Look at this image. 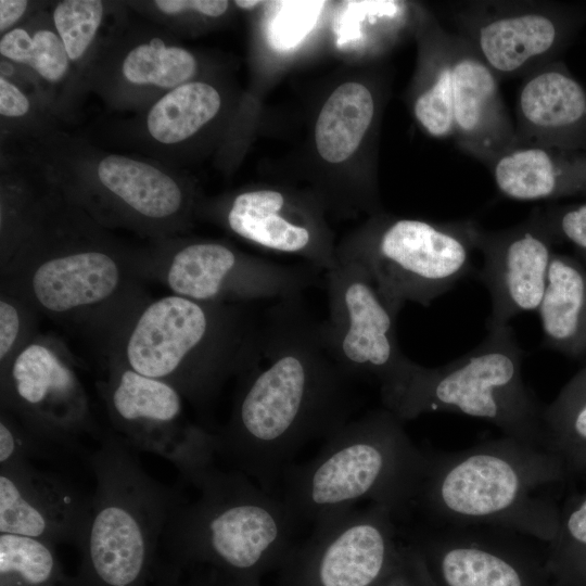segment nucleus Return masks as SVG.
Returning <instances> with one entry per match:
<instances>
[{
  "label": "nucleus",
  "mask_w": 586,
  "mask_h": 586,
  "mask_svg": "<svg viewBox=\"0 0 586 586\" xmlns=\"http://www.w3.org/2000/svg\"><path fill=\"white\" fill-rule=\"evenodd\" d=\"M216 457L269 493L298 451L326 440L357 408L355 379L339 364L300 297L278 301L258 326Z\"/></svg>",
  "instance_id": "1"
},
{
  "label": "nucleus",
  "mask_w": 586,
  "mask_h": 586,
  "mask_svg": "<svg viewBox=\"0 0 586 586\" xmlns=\"http://www.w3.org/2000/svg\"><path fill=\"white\" fill-rule=\"evenodd\" d=\"M425 454L412 508L420 521L496 526L544 544L556 536L558 492L571 474L549 449L502 435L459 451Z\"/></svg>",
  "instance_id": "2"
},
{
  "label": "nucleus",
  "mask_w": 586,
  "mask_h": 586,
  "mask_svg": "<svg viewBox=\"0 0 586 586\" xmlns=\"http://www.w3.org/2000/svg\"><path fill=\"white\" fill-rule=\"evenodd\" d=\"M190 485L196 498L174 510L160 557L182 572L209 569L227 586H260L297 544L302 523L279 494L240 471L214 463Z\"/></svg>",
  "instance_id": "3"
},
{
  "label": "nucleus",
  "mask_w": 586,
  "mask_h": 586,
  "mask_svg": "<svg viewBox=\"0 0 586 586\" xmlns=\"http://www.w3.org/2000/svg\"><path fill=\"white\" fill-rule=\"evenodd\" d=\"M404 423L383 406L353 418L326 438L311 459L286 466L278 494L302 525L362 500L387 507L406 523L426 454Z\"/></svg>",
  "instance_id": "4"
},
{
  "label": "nucleus",
  "mask_w": 586,
  "mask_h": 586,
  "mask_svg": "<svg viewBox=\"0 0 586 586\" xmlns=\"http://www.w3.org/2000/svg\"><path fill=\"white\" fill-rule=\"evenodd\" d=\"M88 462L95 489L77 573L62 586H149L165 526L187 496L152 477L118 435H101Z\"/></svg>",
  "instance_id": "5"
},
{
  "label": "nucleus",
  "mask_w": 586,
  "mask_h": 586,
  "mask_svg": "<svg viewBox=\"0 0 586 586\" xmlns=\"http://www.w3.org/2000/svg\"><path fill=\"white\" fill-rule=\"evenodd\" d=\"M471 351L438 367L411 361L382 406L406 422L433 411L496 425L502 435L545 448L544 406L523 378L524 352L510 324L486 329Z\"/></svg>",
  "instance_id": "6"
},
{
  "label": "nucleus",
  "mask_w": 586,
  "mask_h": 586,
  "mask_svg": "<svg viewBox=\"0 0 586 586\" xmlns=\"http://www.w3.org/2000/svg\"><path fill=\"white\" fill-rule=\"evenodd\" d=\"M257 328L221 304L168 295L136 320L126 343V366L204 405L228 377L241 373Z\"/></svg>",
  "instance_id": "7"
},
{
  "label": "nucleus",
  "mask_w": 586,
  "mask_h": 586,
  "mask_svg": "<svg viewBox=\"0 0 586 586\" xmlns=\"http://www.w3.org/2000/svg\"><path fill=\"white\" fill-rule=\"evenodd\" d=\"M479 231L470 225L437 226L397 219L355 250L337 257L359 262L397 318L407 303L430 306L473 270Z\"/></svg>",
  "instance_id": "8"
},
{
  "label": "nucleus",
  "mask_w": 586,
  "mask_h": 586,
  "mask_svg": "<svg viewBox=\"0 0 586 586\" xmlns=\"http://www.w3.org/2000/svg\"><path fill=\"white\" fill-rule=\"evenodd\" d=\"M311 526L278 569L279 586H379L406 549L402 523L383 505L341 510Z\"/></svg>",
  "instance_id": "9"
},
{
  "label": "nucleus",
  "mask_w": 586,
  "mask_h": 586,
  "mask_svg": "<svg viewBox=\"0 0 586 586\" xmlns=\"http://www.w3.org/2000/svg\"><path fill=\"white\" fill-rule=\"evenodd\" d=\"M337 260L327 272L329 319L321 322L322 331L342 368L356 381L377 383L381 397L400 382L412 360L399 347L396 317L368 270L355 259Z\"/></svg>",
  "instance_id": "10"
},
{
  "label": "nucleus",
  "mask_w": 586,
  "mask_h": 586,
  "mask_svg": "<svg viewBox=\"0 0 586 586\" xmlns=\"http://www.w3.org/2000/svg\"><path fill=\"white\" fill-rule=\"evenodd\" d=\"M113 424L135 451L169 461L190 484L217 462L214 433L182 422V395L170 383L128 366L114 370L104 388Z\"/></svg>",
  "instance_id": "11"
},
{
  "label": "nucleus",
  "mask_w": 586,
  "mask_h": 586,
  "mask_svg": "<svg viewBox=\"0 0 586 586\" xmlns=\"http://www.w3.org/2000/svg\"><path fill=\"white\" fill-rule=\"evenodd\" d=\"M2 406L58 450L77 451L79 436L95 432L74 372L42 344L25 346L4 371Z\"/></svg>",
  "instance_id": "12"
},
{
  "label": "nucleus",
  "mask_w": 586,
  "mask_h": 586,
  "mask_svg": "<svg viewBox=\"0 0 586 586\" xmlns=\"http://www.w3.org/2000/svg\"><path fill=\"white\" fill-rule=\"evenodd\" d=\"M310 267L244 256L221 243L196 242L170 259L166 282L175 295L200 303L222 300L282 301L300 297L316 282Z\"/></svg>",
  "instance_id": "13"
},
{
  "label": "nucleus",
  "mask_w": 586,
  "mask_h": 586,
  "mask_svg": "<svg viewBox=\"0 0 586 586\" xmlns=\"http://www.w3.org/2000/svg\"><path fill=\"white\" fill-rule=\"evenodd\" d=\"M89 509L90 497L65 477L42 471L30 461L0 467V533L77 547Z\"/></svg>",
  "instance_id": "14"
},
{
  "label": "nucleus",
  "mask_w": 586,
  "mask_h": 586,
  "mask_svg": "<svg viewBox=\"0 0 586 586\" xmlns=\"http://www.w3.org/2000/svg\"><path fill=\"white\" fill-rule=\"evenodd\" d=\"M483 265L476 277L491 298L486 329L509 324L524 313L537 311L547 285L552 251L537 224L501 233L479 232Z\"/></svg>",
  "instance_id": "15"
},
{
  "label": "nucleus",
  "mask_w": 586,
  "mask_h": 586,
  "mask_svg": "<svg viewBox=\"0 0 586 586\" xmlns=\"http://www.w3.org/2000/svg\"><path fill=\"white\" fill-rule=\"evenodd\" d=\"M120 279V266L110 254L86 250L38 264L29 289L40 307L61 314L106 301L116 292Z\"/></svg>",
  "instance_id": "16"
},
{
  "label": "nucleus",
  "mask_w": 586,
  "mask_h": 586,
  "mask_svg": "<svg viewBox=\"0 0 586 586\" xmlns=\"http://www.w3.org/2000/svg\"><path fill=\"white\" fill-rule=\"evenodd\" d=\"M283 193L269 190L246 191L237 195L227 214L230 229L239 237L268 250L298 254L326 272L334 269L337 254L321 245L311 228L286 215Z\"/></svg>",
  "instance_id": "17"
},
{
  "label": "nucleus",
  "mask_w": 586,
  "mask_h": 586,
  "mask_svg": "<svg viewBox=\"0 0 586 586\" xmlns=\"http://www.w3.org/2000/svg\"><path fill=\"white\" fill-rule=\"evenodd\" d=\"M543 346L570 358L586 356V266L553 254L537 309Z\"/></svg>",
  "instance_id": "18"
},
{
  "label": "nucleus",
  "mask_w": 586,
  "mask_h": 586,
  "mask_svg": "<svg viewBox=\"0 0 586 586\" xmlns=\"http://www.w3.org/2000/svg\"><path fill=\"white\" fill-rule=\"evenodd\" d=\"M97 174L111 193L149 219L168 218L181 207L183 195L179 184L148 163L111 154L100 161Z\"/></svg>",
  "instance_id": "19"
},
{
  "label": "nucleus",
  "mask_w": 586,
  "mask_h": 586,
  "mask_svg": "<svg viewBox=\"0 0 586 586\" xmlns=\"http://www.w3.org/2000/svg\"><path fill=\"white\" fill-rule=\"evenodd\" d=\"M373 112V99L368 88L358 82L339 86L317 118L315 139L320 156L329 163L347 160L360 144Z\"/></svg>",
  "instance_id": "20"
},
{
  "label": "nucleus",
  "mask_w": 586,
  "mask_h": 586,
  "mask_svg": "<svg viewBox=\"0 0 586 586\" xmlns=\"http://www.w3.org/2000/svg\"><path fill=\"white\" fill-rule=\"evenodd\" d=\"M545 448L564 462L570 474L586 470V366L544 406Z\"/></svg>",
  "instance_id": "21"
},
{
  "label": "nucleus",
  "mask_w": 586,
  "mask_h": 586,
  "mask_svg": "<svg viewBox=\"0 0 586 586\" xmlns=\"http://www.w3.org/2000/svg\"><path fill=\"white\" fill-rule=\"evenodd\" d=\"M553 23L540 14H522L493 21L480 31V48L496 71L510 73L553 43Z\"/></svg>",
  "instance_id": "22"
},
{
  "label": "nucleus",
  "mask_w": 586,
  "mask_h": 586,
  "mask_svg": "<svg viewBox=\"0 0 586 586\" xmlns=\"http://www.w3.org/2000/svg\"><path fill=\"white\" fill-rule=\"evenodd\" d=\"M218 91L205 82H186L164 94L146 117L149 133L164 144L193 136L218 113Z\"/></svg>",
  "instance_id": "23"
},
{
  "label": "nucleus",
  "mask_w": 586,
  "mask_h": 586,
  "mask_svg": "<svg viewBox=\"0 0 586 586\" xmlns=\"http://www.w3.org/2000/svg\"><path fill=\"white\" fill-rule=\"evenodd\" d=\"M67 577L56 545L37 537L0 533V586H62Z\"/></svg>",
  "instance_id": "24"
},
{
  "label": "nucleus",
  "mask_w": 586,
  "mask_h": 586,
  "mask_svg": "<svg viewBox=\"0 0 586 586\" xmlns=\"http://www.w3.org/2000/svg\"><path fill=\"white\" fill-rule=\"evenodd\" d=\"M520 107L530 124L555 128L578 120L586 110V97L570 77L546 72L525 84L520 94Z\"/></svg>",
  "instance_id": "25"
},
{
  "label": "nucleus",
  "mask_w": 586,
  "mask_h": 586,
  "mask_svg": "<svg viewBox=\"0 0 586 586\" xmlns=\"http://www.w3.org/2000/svg\"><path fill=\"white\" fill-rule=\"evenodd\" d=\"M494 177L500 192L518 201L547 199L559 188L551 157L538 148L506 154L497 162Z\"/></svg>",
  "instance_id": "26"
},
{
  "label": "nucleus",
  "mask_w": 586,
  "mask_h": 586,
  "mask_svg": "<svg viewBox=\"0 0 586 586\" xmlns=\"http://www.w3.org/2000/svg\"><path fill=\"white\" fill-rule=\"evenodd\" d=\"M195 71L196 61L188 50L160 40L135 47L122 65L125 79L131 84L174 89L186 84Z\"/></svg>",
  "instance_id": "27"
},
{
  "label": "nucleus",
  "mask_w": 586,
  "mask_h": 586,
  "mask_svg": "<svg viewBox=\"0 0 586 586\" xmlns=\"http://www.w3.org/2000/svg\"><path fill=\"white\" fill-rule=\"evenodd\" d=\"M455 126L463 133L476 132L494 103L497 85L491 69L467 58L451 66Z\"/></svg>",
  "instance_id": "28"
},
{
  "label": "nucleus",
  "mask_w": 586,
  "mask_h": 586,
  "mask_svg": "<svg viewBox=\"0 0 586 586\" xmlns=\"http://www.w3.org/2000/svg\"><path fill=\"white\" fill-rule=\"evenodd\" d=\"M552 569L571 586H586V493L566 500L559 527L547 544Z\"/></svg>",
  "instance_id": "29"
},
{
  "label": "nucleus",
  "mask_w": 586,
  "mask_h": 586,
  "mask_svg": "<svg viewBox=\"0 0 586 586\" xmlns=\"http://www.w3.org/2000/svg\"><path fill=\"white\" fill-rule=\"evenodd\" d=\"M2 56L30 66L42 78L59 81L67 72L68 55L58 34L41 29L33 35L23 28L7 31L0 40Z\"/></svg>",
  "instance_id": "30"
},
{
  "label": "nucleus",
  "mask_w": 586,
  "mask_h": 586,
  "mask_svg": "<svg viewBox=\"0 0 586 586\" xmlns=\"http://www.w3.org/2000/svg\"><path fill=\"white\" fill-rule=\"evenodd\" d=\"M103 16L98 0H65L56 4L53 22L68 59H80L91 44Z\"/></svg>",
  "instance_id": "31"
},
{
  "label": "nucleus",
  "mask_w": 586,
  "mask_h": 586,
  "mask_svg": "<svg viewBox=\"0 0 586 586\" xmlns=\"http://www.w3.org/2000/svg\"><path fill=\"white\" fill-rule=\"evenodd\" d=\"M276 11L267 25V38L273 49L286 51L296 47L315 26L323 1L275 2Z\"/></svg>",
  "instance_id": "32"
},
{
  "label": "nucleus",
  "mask_w": 586,
  "mask_h": 586,
  "mask_svg": "<svg viewBox=\"0 0 586 586\" xmlns=\"http://www.w3.org/2000/svg\"><path fill=\"white\" fill-rule=\"evenodd\" d=\"M415 115L434 137L451 131L455 126L451 66L443 67L432 87L417 99Z\"/></svg>",
  "instance_id": "33"
},
{
  "label": "nucleus",
  "mask_w": 586,
  "mask_h": 586,
  "mask_svg": "<svg viewBox=\"0 0 586 586\" xmlns=\"http://www.w3.org/2000/svg\"><path fill=\"white\" fill-rule=\"evenodd\" d=\"M59 450L48 445L8 411L0 420V467L33 458L51 459Z\"/></svg>",
  "instance_id": "34"
},
{
  "label": "nucleus",
  "mask_w": 586,
  "mask_h": 586,
  "mask_svg": "<svg viewBox=\"0 0 586 586\" xmlns=\"http://www.w3.org/2000/svg\"><path fill=\"white\" fill-rule=\"evenodd\" d=\"M424 574V564L415 550L406 543V549L402 560L379 586H425V582H423Z\"/></svg>",
  "instance_id": "35"
},
{
  "label": "nucleus",
  "mask_w": 586,
  "mask_h": 586,
  "mask_svg": "<svg viewBox=\"0 0 586 586\" xmlns=\"http://www.w3.org/2000/svg\"><path fill=\"white\" fill-rule=\"evenodd\" d=\"M22 317L16 306L5 298L0 301V359L11 354L21 333Z\"/></svg>",
  "instance_id": "36"
},
{
  "label": "nucleus",
  "mask_w": 586,
  "mask_h": 586,
  "mask_svg": "<svg viewBox=\"0 0 586 586\" xmlns=\"http://www.w3.org/2000/svg\"><path fill=\"white\" fill-rule=\"evenodd\" d=\"M154 4L165 14H178L192 10L216 17L227 11L229 2L225 0H157Z\"/></svg>",
  "instance_id": "37"
},
{
  "label": "nucleus",
  "mask_w": 586,
  "mask_h": 586,
  "mask_svg": "<svg viewBox=\"0 0 586 586\" xmlns=\"http://www.w3.org/2000/svg\"><path fill=\"white\" fill-rule=\"evenodd\" d=\"M559 228L564 238L582 251L586 260V204L563 214Z\"/></svg>",
  "instance_id": "38"
},
{
  "label": "nucleus",
  "mask_w": 586,
  "mask_h": 586,
  "mask_svg": "<svg viewBox=\"0 0 586 586\" xmlns=\"http://www.w3.org/2000/svg\"><path fill=\"white\" fill-rule=\"evenodd\" d=\"M29 111V100L3 76L0 78V113L5 117H21Z\"/></svg>",
  "instance_id": "39"
},
{
  "label": "nucleus",
  "mask_w": 586,
  "mask_h": 586,
  "mask_svg": "<svg viewBox=\"0 0 586 586\" xmlns=\"http://www.w3.org/2000/svg\"><path fill=\"white\" fill-rule=\"evenodd\" d=\"M180 586H227V584L216 572L195 568L182 572Z\"/></svg>",
  "instance_id": "40"
},
{
  "label": "nucleus",
  "mask_w": 586,
  "mask_h": 586,
  "mask_svg": "<svg viewBox=\"0 0 586 586\" xmlns=\"http://www.w3.org/2000/svg\"><path fill=\"white\" fill-rule=\"evenodd\" d=\"M28 5L24 0H1L0 1V30L10 28L26 11Z\"/></svg>",
  "instance_id": "41"
},
{
  "label": "nucleus",
  "mask_w": 586,
  "mask_h": 586,
  "mask_svg": "<svg viewBox=\"0 0 586 586\" xmlns=\"http://www.w3.org/2000/svg\"><path fill=\"white\" fill-rule=\"evenodd\" d=\"M182 572L175 565L158 559L152 584L154 586H180Z\"/></svg>",
  "instance_id": "42"
},
{
  "label": "nucleus",
  "mask_w": 586,
  "mask_h": 586,
  "mask_svg": "<svg viewBox=\"0 0 586 586\" xmlns=\"http://www.w3.org/2000/svg\"><path fill=\"white\" fill-rule=\"evenodd\" d=\"M234 3L242 9H252L260 3V1L256 0H238L234 1Z\"/></svg>",
  "instance_id": "43"
}]
</instances>
